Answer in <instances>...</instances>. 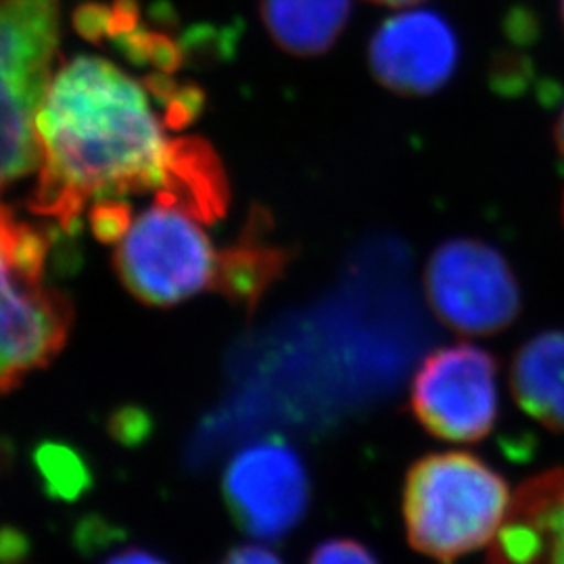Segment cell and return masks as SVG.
<instances>
[{
	"label": "cell",
	"mask_w": 564,
	"mask_h": 564,
	"mask_svg": "<svg viewBox=\"0 0 564 564\" xmlns=\"http://www.w3.org/2000/svg\"><path fill=\"white\" fill-rule=\"evenodd\" d=\"M158 80H137L113 61L78 55L53 74L39 111L41 165L30 212L67 235L105 199L153 193L214 223L228 207V182L202 139H172L178 128L151 95Z\"/></svg>",
	"instance_id": "obj_1"
},
{
	"label": "cell",
	"mask_w": 564,
	"mask_h": 564,
	"mask_svg": "<svg viewBox=\"0 0 564 564\" xmlns=\"http://www.w3.org/2000/svg\"><path fill=\"white\" fill-rule=\"evenodd\" d=\"M505 479L466 452L431 454L414 464L403 489L408 540L442 564L491 544L510 510Z\"/></svg>",
	"instance_id": "obj_2"
},
{
	"label": "cell",
	"mask_w": 564,
	"mask_h": 564,
	"mask_svg": "<svg viewBox=\"0 0 564 564\" xmlns=\"http://www.w3.org/2000/svg\"><path fill=\"white\" fill-rule=\"evenodd\" d=\"M53 237L0 203V393L57 358L74 310L46 282Z\"/></svg>",
	"instance_id": "obj_3"
},
{
	"label": "cell",
	"mask_w": 564,
	"mask_h": 564,
	"mask_svg": "<svg viewBox=\"0 0 564 564\" xmlns=\"http://www.w3.org/2000/svg\"><path fill=\"white\" fill-rule=\"evenodd\" d=\"M57 44L59 0H0V193L41 165L36 121Z\"/></svg>",
	"instance_id": "obj_4"
},
{
	"label": "cell",
	"mask_w": 564,
	"mask_h": 564,
	"mask_svg": "<svg viewBox=\"0 0 564 564\" xmlns=\"http://www.w3.org/2000/svg\"><path fill=\"white\" fill-rule=\"evenodd\" d=\"M116 245L118 276L147 305H176L216 284L220 251L202 220L178 205L155 202Z\"/></svg>",
	"instance_id": "obj_5"
},
{
	"label": "cell",
	"mask_w": 564,
	"mask_h": 564,
	"mask_svg": "<svg viewBox=\"0 0 564 564\" xmlns=\"http://www.w3.org/2000/svg\"><path fill=\"white\" fill-rule=\"evenodd\" d=\"M437 318L463 335H494L521 312V289L505 256L479 239L442 242L424 268Z\"/></svg>",
	"instance_id": "obj_6"
},
{
	"label": "cell",
	"mask_w": 564,
	"mask_h": 564,
	"mask_svg": "<svg viewBox=\"0 0 564 564\" xmlns=\"http://www.w3.org/2000/svg\"><path fill=\"white\" fill-rule=\"evenodd\" d=\"M412 412L429 433L473 444L494 429L500 410L498 364L477 345H449L424 358L412 381Z\"/></svg>",
	"instance_id": "obj_7"
},
{
	"label": "cell",
	"mask_w": 564,
	"mask_h": 564,
	"mask_svg": "<svg viewBox=\"0 0 564 564\" xmlns=\"http://www.w3.org/2000/svg\"><path fill=\"white\" fill-rule=\"evenodd\" d=\"M223 489L235 523L263 542L293 531L310 506V477L302 456L279 437L242 447L226 466Z\"/></svg>",
	"instance_id": "obj_8"
},
{
	"label": "cell",
	"mask_w": 564,
	"mask_h": 564,
	"mask_svg": "<svg viewBox=\"0 0 564 564\" xmlns=\"http://www.w3.org/2000/svg\"><path fill=\"white\" fill-rule=\"evenodd\" d=\"M460 42L444 15L412 9L384 20L368 44V65L383 88L402 97L435 95L454 78Z\"/></svg>",
	"instance_id": "obj_9"
},
{
	"label": "cell",
	"mask_w": 564,
	"mask_h": 564,
	"mask_svg": "<svg viewBox=\"0 0 564 564\" xmlns=\"http://www.w3.org/2000/svg\"><path fill=\"white\" fill-rule=\"evenodd\" d=\"M487 564H564V470H550L514 494Z\"/></svg>",
	"instance_id": "obj_10"
},
{
	"label": "cell",
	"mask_w": 564,
	"mask_h": 564,
	"mask_svg": "<svg viewBox=\"0 0 564 564\" xmlns=\"http://www.w3.org/2000/svg\"><path fill=\"white\" fill-rule=\"evenodd\" d=\"M510 384L529 416L564 431V330H545L517 351Z\"/></svg>",
	"instance_id": "obj_11"
},
{
	"label": "cell",
	"mask_w": 564,
	"mask_h": 564,
	"mask_svg": "<svg viewBox=\"0 0 564 564\" xmlns=\"http://www.w3.org/2000/svg\"><path fill=\"white\" fill-rule=\"evenodd\" d=\"M260 7L272 41L295 57L324 55L351 15V0H262Z\"/></svg>",
	"instance_id": "obj_12"
},
{
	"label": "cell",
	"mask_w": 564,
	"mask_h": 564,
	"mask_svg": "<svg viewBox=\"0 0 564 564\" xmlns=\"http://www.w3.org/2000/svg\"><path fill=\"white\" fill-rule=\"evenodd\" d=\"M265 224L262 214H253V223L245 230L241 241L220 251L214 291L247 312L256 310L289 262L286 249L263 239Z\"/></svg>",
	"instance_id": "obj_13"
},
{
	"label": "cell",
	"mask_w": 564,
	"mask_h": 564,
	"mask_svg": "<svg viewBox=\"0 0 564 564\" xmlns=\"http://www.w3.org/2000/svg\"><path fill=\"white\" fill-rule=\"evenodd\" d=\"M34 464L46 494L59 500H76L90 485L88 463L72 445L46 442L36 447Z\"/></svg>",
	"instance_id": "obj_14"
},
{
	"label": "cell",
	"mask_w": 564,
	"mask_h": 564,
	"mask_svg": "<svg viewBox=\"0 0 564 564\" xmlns=\"http://www.w3.org/2000/svg\"><path fill=\"white\" fill-rule=\"evenodd\" d=\"M88 223L99 241L118 242L132 223L130 203L126 199L97 202L88 209Z\"/></svg>",
	"instance_id": "obj_15"
},
{
	"label": "cell",
	"mask_w": 564,
	"mask_h": 564,
	"mask_svg": "<svg viewBox=\"0 0 564 564\" xmlns=\"http://www.w3.org/2000/svg\"><path fill=\"white\" fill-rule=\"evenodd\" d=\"M310 564H379L377 558L358 542L330 540L318 545L310 558Z\"/></svg>",
	"instance_id": "obj_16"
},
{
	"label": "cell",
	"mask_w": 564,
	"mask_h": 564,
	"mask_svg": "<svg viewBox=\"0 0 564 564\" xmlns=\"http://www.w3.org/2000/svg\"><path fill=\"white\" fill-rule=\"evenodd\" d=\"M111 426H113V431H116V435L120 437L121 442L137 444V442H141L142 435L149 431V421L142 416V412H139V410H123L116 416Z\"/></svg>",
	"instance_id": "obj_17"
},
{
	"label": "cell",
	"mask_w": 564,
	"mask_h": 564,
	"mask_svg": "<svg viewBox=\"0 0 564 564\" xmlns=\"http://www.w3.org/2000/svg\"><path fill=\"white\" fill-rule=\"evenodd\" d=\"M220 564H282V561L272 550L251 544L230 550Z\"/></svg>",
	"instance_id": "obj_18"
},
{
	"label": "cell",
	"mask_w": 564,
	"mask_h": 564,
	"mask_svg": "<svg viewBox=\"0 0 564 564\" xmlns=\"http://www.w3.org/2000/svg\"><path fill=\"white\" fill-rule=\"evenodd\" d=\"M102 564H167L162 561L160 556L147 552V550H139V547H128L120 554L111 556L107 563Z\"/></svg>",
	"instance_id": "obj_19"
},
{
	"label": "cell",
	"mask_w": 564,
	"mask_h": 564,
	"mask_svg": "<svg viewBox=\"0 0 564 564\" xmlns=\"http://www.w3.org/2000/svg\"><path fill=\"white\" fill-rule=\"evenodd\" d=\"M556 147H558V153H561V158H563L564 162V107L561 109V116H558V120H556Z\"/></svg>",
	"instance_id": "obj_20"
},
{
	"label": "cell",
	"mask_w": 564,
	"mask_h": 564,
	"mask_svg": "<svg viewBox=\"0 0 564 564\" xmlns=\"http://www.w3.org/2000/svg\"><path fill=\"white\" fill-rule=\"evenodd\" d=\"M370 2H375V4H381V7H410V4H419V2H423V0H370Z\"/></svg>",
	"instance_id": "obj_21"
},
{
	"label": "cell",
	"mask_w": 564,
	"mask_h": 564,
	"mask_svg": "<svg viewBox=\"0 0 564 564\" xmlns=\"http://www.w3.org/2000/svg\"><path fill=\"white\" fill-rule=\"evenodd\" d=\"M561 20H563L564 25V0H561Z\"/></svg>",
	"instance_id": "obj_22"
}]
</instances>
